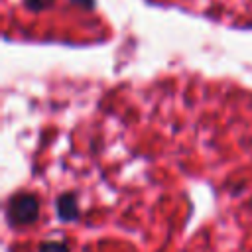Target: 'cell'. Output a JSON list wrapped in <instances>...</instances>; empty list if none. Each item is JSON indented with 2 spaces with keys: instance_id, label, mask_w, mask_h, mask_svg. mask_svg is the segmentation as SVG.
Masks as SVG:
<instances>
[{
  "instance_id": "cell-3",
  "label": "cell",
  "mask_w": 252,
  "mask_h": 252,
  "mask_svg": "<svg viewBox=\"0 0 252 252\" xmlns=\"http://www.w3.org/2000/svg\"><path fill=\"white\" fill-rule=\"evenodd\" d=\"M39 252H69V246L61 240H47L39 244Z\"/></svg>"
},
{
  "instance_id": "cell-1",
  "label": "cell",
  "mask_w": 252,
  "mask_h": 252,
  "mask_svg": "<svg viewBox=\"0 0 252 252\" xmlns=\"http://www.w3.org/2000/svg\"><path fill=\"white\" fill-rule=\"evenodd\" d=\"M6 215L14 224H32L39 217V203L32 193H18L10 199Z\"/></svg>"
},
{
  "instance_id": "cell-2",
  "label": "cell",
  "mask_w": 252,
  "mask_h": 252,
  "mask_svg": "<svg viewBox=\"0 0 252 252\" xmlns=\"http://www.w3.org/2000/svg\"><path fill=\"white\" fill-rule=\"evenodd\" d=\"M55 211L59 220L63 222H71L79 217V207H77V197L73 193H63L57 197L55 201Z\"/></svg>"
},
{
  "instance_id": "cell-4",
  "label": "cell",
  "mask_w": 252,
  "mask_h": 252,
  "mask_svg": "<svg viewBox=\"0 0 252 252\" xmlns=\"http://www.w3.org/2000/svg\"><path fill=\"white\" fill-rule=\"evenodd\" d=\"M49 0H28V4L30 6H33V8H41V6H45Z\"/></svg>"
}]
</instances>
